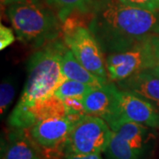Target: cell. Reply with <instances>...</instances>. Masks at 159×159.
<instances>
[{
    "mask_svg": "<svg viewBox=\"0 0 159 159\" xmlns=\"http://www.w3.org/2000/svg\"><path fill=\"white\" fill-rule=\"evenodd\" d=\"M89 29L104 54L127 51L159 34V11L130 7L119 0H95Z\"/></svg>",
    "mask_w": 159,
    "mask_h": 159,
    "instance_id": "cell-1",
    "label": "cell"
},
{
    "mask_svg": "<svg viewBox=\"0 0 159 159\" xmlns=\"http://www.w3.org/2000/svg\"><path fill=\"white\" fill-rule=\"evenodd\" d=\"M64 40L58 39L37 49L28 61V79L18 103L8 118L10 128L29 130L43 116V105L54 97L65 80L61 70Z\"/></svg>",
    "mask_w": 159,
    "mask_h": 159,
    "instance_id": "cell-2",
    "label": "cell"
},
{
    "mask_svg": "<svg viewBox=\"0 0 159 159\" xmlns=\"http://www.w3.org/2000/svg\"><path fill=\"white\" fill-rule=\"evenodd\" d=\"M6 15L18 39L35 49L60 38L63 22L48 5L19 3L7 6Z\"/></svg>",
    "mask_w": 159,
    "mask_h": 159,
    "instance_id": "cell-3",
    "label": "cell"
},
{
    "mask_svg": "<svg viewBox=\"0 0 159 159\" xmlns=\"http://www.w3.org/2000/svg\"><path fill=\"white\" fill-rule=\"evenodd\" d=\"M62 38L79 62L104 83L110 82L103 51L89 27L68 18L63 23Z\"/></svg>",
    "mask_w": 159,
    "mask_h": 159,
    "instance_id": "cell-4",
    "label": "cell"
},
{
    "mask_svg": "<svg viewBox=\"0 0 159 159\" xmlns=\"http://www.w3.org/2000/svg\"><path fill=\"white\" fill-rule=\"evenodd\" d=\"M80 118L67 114L51 115L38 120L29 129L43 159L64 158L71 131Z\"/></svg>",
    "mask_w": 159,
    "mask_h": 159,
    "instance_id": "cell-5",
    "label": "cell"
},
{
    "mask_svg": "<svg viewBox=\"0 0 159 159\" xmlns=\"http://www.w3.org/2000/svg\"><path fill=\"white\" fill-rule=\"evenodd\" d=\"M112 136L110 125L101 118L85 114L74 124L69 135L66 154H101Z\"/></svg>",
    "mask_w": 159,
    "mask_h": 159,
    "instance_id": "cell-6",
    "label": "cell"
},
{
    "mask_svg": "<svg viewBox=\"0 0 159 159\" xmlns=\"http://www.w3.org/2000/svg\"><path fill=\"white\" fill-rule=\"evenodd\" d=\"M149 39L127 51L106 55L105 66L109 81L117 83L144 70L153 68V52Z\"/></svg>",
    "mask_w": 159,
    "mask_h": 159,
    "instance_id": "cell-7",
    "label": "cell"
},
{
    "mask_svg": "<svg viewBox=\"0 0 159 159\" xmlns=\"http://www.w3.org/2000/svg\"><path fill=\"white\" fill-rule=\"evenodd\" d=\"M87 114L102 119L110 127L122 120L119 99V87L110 81L94 87L82 98Z\"/></svg>",
    "mask_w": 159,
    "mask_h": 159,
    "instance_id": "cell-8",
    "label": "cell"
},
{
    "mask_svg": "<svg viewBox=\"0 0 159 159\" xmlns=\"http://www.w3.org/2000/svg\"><path fill=\"white\" fill-rule=\"evenodd\" d=\"M119 99L122 120L159 129V111L145 98L133 91L119 88Z\"/></svg>",
    "mask_w": 159,
    "mask_h": 159,
    "instance_id": "cell-9",
    "label": "cell"
},
{
    "mask_svg": "<svg viewBox=\"0 0 159 159\" xmlns=\"http://www.w3.org/2000/svg\"><path fill=\"white\" fill-rule=\"evenodd\" d=\"M111 129L122 137L134 151L145 159L152 152L156 142L153 128L136 122L121 120L111 126Z\"/></svg>",
    "mask_w": 159,
    "mask_h": 159,
    "instance_id": "cell-10",
    "label": "cell"
},
{
    "mask_svg": "<svg viewBox=\"0 0 159 159\" xmlns=\"http://www.w3.org/2000/svg\"><path fill=\"white\" fill-rule=\"evenodd\" d=\"M1 159H43L29 130L11 128L2 142Z\"/></svg>",
    "mask_w": 159,
    "mask_h": 159,
    "instance_id": "cell-11",
    "label": "cell"
},
{
    "mask_svg": "<svg viewBox=\"0 0 159 159\" xmlns=\"http://www.w3.org/2000/svg\"><path fill=\"white\" fill-rule=\"evenodd\" d=\"M121 89L136 93L153 104L159 111V74L152 69L144 70L128 79L117 82Z\"/></svg>",
    "mask_w": 159,
    "mask_h": 159,
    "instance_id": "cell-12",
    "label": "cell"
},
{
    "mask_svg": "<svg viewBox=\"0 0 159 159\" xmlns=\"http://www.w3.org/2000/svg\"><path fill=\"white\" fill-rule=\"evenodd\" d=\"M61 70L65 79L77 80L93 87L105 84L102 80L85 68L66 45L61 52Z\"/></svg>",
    "mask_w": 159,
    "mask_h": 159,
    "instance_id": "cell-13",
    "label": "cell"
},
{
    "mask_svg": "<svg viewBox=\"0 0 159 159\" xmlns=\"http://www.w3.org/2000/svg\"><path fill=\"white\" fill-rule=\"evenodd\" d=\"M95 0H44L63 23L74 13L88 14Z\"/></svg>",
    "mask_w": 159,
    "mask_h": 159,
    "instance_id": "cell-14",
    "label": "cell"
},
{
    "mask_svg": "<svg viewBox=\"0 0 159 159\" xmlns=\"http://www.w3.org/2000/svg\"><path fill=\"white\" fill-rule=\"evenodd\" d=\"M103 153L106 159H145L113 131L111 142Z\"/></svg>",
    "mask_w": 159,
    "mask_h": 159,
    "instance_id": "cell-15",
    "label": "cell"
},
{
    "mask_svg": "<svg viewBox=\"0 0 159 159\" xmlns=\"http://www.w3.org/2000/svg\"><path fill=\"white\" fill-rule=\"evenodd\" d=\"M93 88V86L88 85L77 80L65 79L55 90L54 96L61 101L70 97H77L82 99L86 94Z\"/></svg>",
    "mask_w": 159,
    "mask_h": 159,
    "instance_id": "cell-16",
    "label": "cell"
},
{
    "mask_svg": "<svg viewBox=\"0 0 159 159\" xmlns=\"http://www.w3.org/2000/svg\"><path fill=\"white\" fill-rule=\"evenodd\" d=\"M15 84L12 77L8 76L2 80L0 86V111L3 116L8 111L15 97Z\"/></svg>",
    "mask_w": 159,
    "mask_h": 159,
    "instance_id": "cell-17",
    "label": "cell"
},
{
    "mask_svg": "<svg viewBox=\"0 0 159 159\" xmlns=\"http://www.w3.org/2000/svg\"><path fill=\"white\" fill-rule=\"evenodd\" d=\"M63 103L66 112L69 116L80 118L87 114L81 98H77V97L66 98L63 101Z\"/></svg>",
    "mask_w": 159,
    "mask_h": 159,
    "instance_id": "cell-18",
    "label": "cell"
},
{
    "mask_svg": "<svg viewBox=\"0 0 159 159\" xmlns=\"http://www.w3.org/2000/svg\"><path fill=\"white\" fill-rule=\"evenodd\" d=\"M125 6L148 11H159V0H119Z\"/></svg>",
    "mask_w": 159,
    "mask_h": 159,
    "instance_id": "cell-19",
    "label": "cell"
},
{
    "mask_svg": "<svg viewBox=\"0 0 159 159\" xmlns=\"http://www.w3.org/2000/svg\"><path fill=\"white\" fill-rule=\"evenodd\" d=\"M15 35L13 29L4 26L1 24L0 26V48L3 51L4 49L10 46L14 42Z\"/></svg>",
    "mask_w": 159,
    "mask_h": 159,
    "instance_id": "cell-20",
    "label": "cell"
},
{
    "mask_svg": "<svg viewBox=\"0 0 159 159\" xmlns=\"http://www.w3.org/2000/svg\"><path fill=\"white\" fill-rule=\"evenodd\" d=\"M150 43L153 52V68L152 70L159 74V34L150 37Z\"/></svg>",
    "mask_w": 159,
    "mask_h": 159,
    "instance_id": "cell-21",
    "label": "cell"
},
{
    "mask_svg": "<svg viewBox=\"0 0 159 159\" xmlns=\"http://www.w3.org/2000/svg\"><path fill=\"white\" fill-rule=\"evenodd\" d=\"M63 159H102L101 154H90V155H80V154L67 153L65 155Z\"/></svg>",
    "mask_w": 159,
    "mask_h": 159,
    "instance_id": "cell-22",
    "label": "cell"
},
{
    "mask_svg": "<svg viewBox=\"0 0 159 159\" xmlns=\"http://www.w3.org/2000/svg\"><path fill=\"white\" fill-rule=\"evenodd\" d=\"M43 0H1L3 6H8L12 4H19V3H41Z\"/></svg>",
    "mask_w": 159,
    "mask_h": 159,
    "instance_id": "cell-23",
    "label": "cell"
}]
</instances>
